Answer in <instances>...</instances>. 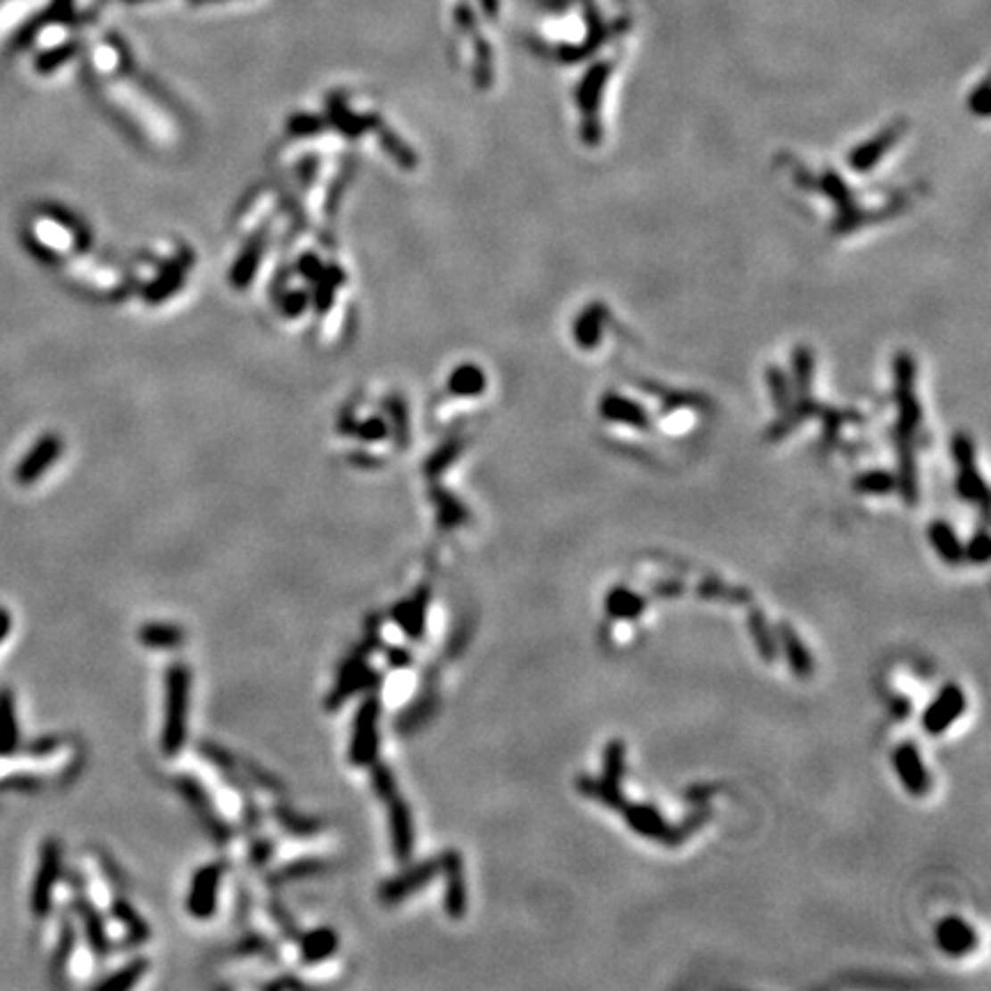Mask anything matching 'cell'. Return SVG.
<instances>
[{
  "mask_svg": "<svg viewBox=\"0 0 991 991\" xmlns=\"http://www.w3.org/2000/svg\"><path fill=\"white\" fill-rule=\"evenodd\" d=\"M379 643H381L379 620L372 617L370 627H367V632H365V638L356 645L354 649H351V654H349L347 659L343 661V665H340L338 680H335V686H333V691L328 693L326 698L328 709H340L349 698L354 696V693L370 691V689H375V686L381 684L379 670L367 665V659H370L372 652L379 648Z\"/></svg>",
  "mask_w": 991,
  "mask_h": 991,
  "instance_id": "cell-1",
  "label": "cell"
},
{
  "mask_svg": "<svg viewBox=\"0 0 991 991\" xmlns=\"http://www.w3.org/2000/svg\"><path fill=\"white\" fill-rule=\"evenodd\" d=\"M178 789H179V794L186 798L188 804H191V808H194L195 813L202 817V822L207 824V829L214 833V838H219V840H227V838L232 836V830H230V826H227V822L223 820L219 813H216L214 801H211L210 792H207V789H204L194 776H179L178 778Z\"/></svg>",
  "mask_w": 991,
  "mask_h": 991,
  "instance_id": "cell-11",
  "label": "cell"
},
{
  "mask_svg": "<svg viewBox=\"0 0 991 991\" xmlns=\"http://www.w3.org/2000/svg\"><path fill=\"white\" fill-rule=\"evenodd\" d=\"M10 633H12V613L7 611L5 606H0V645L5 643Z\"/></svg>",
  "mask_w": 991,
  "mask_h": 991,
  "instance_id": "cell-41",
  "label": "cell"
},
{
  "mask_svg": "<svg viewBox=\"0 0 991 991\" xmlns=\"http://www.w3.org/2000/svg\"><path fill=\"white\" fill-rule=\"evenodd\" d=\"M303 987H306V985H303L301 980H296V978H283V980L268 982L267 989H276V991H278V989H303Z\"/></svg>",
  "mask_w": 991,
  "mask_h": 991,
  "instance_id": "cell-42",
  "label": "cell"
},
{
  "mask_svg": "<svg viewBox=\"0 0 991 991\" xmlns=\"http://www.w3.org/2000/svg\"><path fill=\"white\" fill-rule=\"evenodd\" d=\"M338 934L331 927H317L312 932L301 934L299 937V948H301V962L303 964H319L324 959L333 957L338 950Z\"/></svg>",
  "mask_w": 991,
  "mask_h": 991,
  "instance_id": "cell-20",
  "label": "cell"
},
{
  "mask_svg": "<svg viewBox=\"0 0 991 991\" xmlns=\"http://www.w3.org/2000/svg\"><path fill=\"white\" fill-rule=\"evenodd\" d=\"M60 877H62V845L55 838H49L39 849L37 872H35L33 888H30V911L37 918L49 916Z\"/></svg>",
  "mask_w": 991,
  "mask_h": 991,
  "instance_id": "cell-3",
  "label": "cell"
},
{
  "mask_svg": "<svg viewBox=\"0 0 991 991\" xmlns=\"http://www.w3.org/2000/svg\"><path fill=\"white\" fill-rule=\"evenodd\" d=\"M893 766L900 780L904 782L906 792L913 794V797H925L929 792L932 780H929V773L922 764L921 753L911 741H904L893 750Z\"/></svg>",
  "mask_w": 991,
  "mask_h": 991,
  "instance_id": "cell-12",
  "label": "cell"
},
{
  "mask_svg": "<svg viewBox=\"0 0 991 991\" xmlns=\"http://www.w3.org/2000/svg\"><path fill=\"white\" fill-rule=\"evenodd\" d=\"M698 595L702 599H721V601H734V604H748L753 597L746 588H737V585H728L718 579H705L702 583H698L696 588Z\"/></svg>",
  "mask_w": 991,
  "mask_h": 991,
  "instance_id": "cell-30",
  "label": "cell"
},
{
  "mask_svg": "<svg viewBox=\"0 0 991 991\" xmlns=\"http://www.w3.org/2000/svg\"><path fill=\"white\" fill-rule=\"evenodd\" d=\"M111 911H113L115 921L124 927V932H127V938H129L131 946H140V943L150 941V934H152L150 925H147L145 918L140 916L138 909H136L129 900H124L122 895H118V897L111 902Z\"/></svg>",
  "mask_w": 991,
  "mask_h": 991,
  "instance_id": "cell-22",
  "label": "cell"
},
{
  "mask_svg": "<svg viewBox=\"0 0 991 991\" xmlns=\"http://www.w3.org/2000/svg\"><path fill=\"white\" fill-rule=\"evenodd\" d=\"M937 941L943 953L950 954V957H964L975 948L978 938H975V929L969 922L957 916H950L938 922Z\"/></svg>",
  "mask_w": 991,
  "mask_h": 991,
  "instance_id": "cell-16",
  "label": "cell"
},
{
  "mask_svg": "<svg viewBox=\"0 0 991 991\" xmlns=\"http://www.w3.org/2000/svg\"><path fill=\"white\" fill-rule=\"evenodd\" d=\"M271 856H274V842L267 840V838H262V840H258L251 846V861L255 865H264V863L271 861Z\"/></svg>",
  "mask_w": 991,
  "mask_h": 991,
  "instance_id": "cell-37",
  "label": "cell"
},
{
  "mask_svg": "<svg viewBox=\"0 0 991 991\" xmlns=\"http://www.w3.org/2000/svg\"><path fill=\"white\" fill-rule=\"evenodd\" d=\"M441 872L445 877V900L443 909L452 921H461L467 916L468 909V890H467V872H464V858L455 849L441 854Z\"/></svg>",
  "mask_w": 991,
  "mask_h": 991,
  "instance_id": "cell-7",
  "label": "cell"
},
{
  "mask_svg": "<svg viewBox=\"0 0 991 991\" xmlns=\"http://www.w3.org/2000/svg\"><path fill=\"white\" fill-rule=\"evenodd\" d=\"M268 911H271V916H274V921L278 922L280 929H283V932L287 934V938H292V941H294V938H296V941H299L301 929H299V927H296V922L290 918V913H287V909H285L283 904H278V902H276V904H274V902H271V906H268Z\"/></svg>",
  "mask_w": 991,
  "mask_h": 991,
  "instance_id": "cell-36",
  "label": "cell"
},
{
  "mask_svg": "<svg viewBox=\"0 0 991 991\" xmlns=\"http://www.w3.org/2000/svg\"><path fill=\"white\" fill-rule=\"evenodd\" d=\"M223 881V865L207 863L191 879L186 909L195 921H210L219 909V888Z\"/></svg>",
  "mask_w": 991,
  "mask_h": 991,
  "instance_id": "cell-5",
  "label": "cell"
},
{
  "mask_svg": "<svg viewBox=\"0 0 991 991\" xmlns=\"http://www.w3.org/2000/svg\"><path fill=\"white\" fill-rule=\"evenodd\" d=\"M654 595L659 597H680L684 595V585L680 581H657L654 583Z\"/></svg>",
  "mask_w": 991,
  "mask_h": 991,
  "instance_id": "cell-40",
  "label": "cell"
},
{
  "mask_svg": "<svg viewBox=\"0 0 991 991\" xmlns=\"http://www.w3.org/2000/svg\"><path fill=\"white\" fill-rule=\"evenodd\" d=\"M953 457L959 464V480H957V491L964 500L970 503H982L987 508V484L980 477V473L975 471V450L969 439L957 436L953 439Z\"/></svg>",
  "mask_w": 991,
  "mask_h": 991,
  "instance_id": "cell-9",
  "label": "cell"
},
{
  "mask_svg": "<svg viewBox=\"0 0 991 991\" xmlns=\"http://www.w3.org/2000/svg\"><path fill=\"white\" fill-rule=\"evenodd\" d=\"M184 638H186L184 629H179L178 624H170V622H150V624H143V629L138 632V640L145 648L163 649V652L182 648Z\"/></svg>",
  "mask_w": 991,
  "mask_h": 991,
  "instance_id": "cell-24",
  "label": "cell"
},
{
  "mask_svg": "<svg viewBox=\"0 0 991 991\" xmlns=\"http://www.w3.org/2000/svg\"><path fill=\"white\" fill-rule=\"evenodd\" d=\"M778 640H780L782 649H785V654H788V664L789 668H792L794 675H797L798 680H810L814 673L813 654H810V649L805 648L804 640L798 638L797 629H794L789 622H780V624H778Z\"/></svg>",
  "mask_w": 991,
  "mask_h": 991,
  "instance_id": "cell-18",
  "label": "cell"
},
{
  "mask_svg": "<svg viewBox=\"0 0 991 991\" xmlns=\"http://www.w3.org/2000/svg\"><path fill=\"white\" fill-rule=\"evenodd\" d=\"M274 817L278 820L280 829H283L285 833H290V836H296V838H310L322 830L319 822L308 817V814L296 813V810L287 808V805H276Z\"/></svg>",
  "mask_w": 991,
  "mask_h": 991,
  "instance_id": "cell-29",
  "label": "cell"
},
{
  "mask_svg": "<svg viewBox=\"0 0 991 991\" xmlns=\"http://www.w3.org/2000/svg\"><path fill=\"white\" fill-rule=\"evenodd\" d=\"M55 452H58V443H54L51 439L44 441L42 445H37V448H35V450L21 461V467L17 468V473H14V475H17V483L19 484L35 483V480L46 471V467H49L51 461H54Z\"/></svg>",
  "mask_w": 991,
  "mask_h": 991,
  "instance_id": "cell-26",
  "label": "cell"
},
{
  "mask_svg": "<svg viewBox=\"0 0 991 991\" xmlns=\"http://www.w3.org/2000/svg\"><path fill=\"white\" fill-rule=\"evenodd\" d=\"M60 744H62V741H60L58 737H44V739L33 741V744H30V748H28V753H30V756H35V757L49 756V753H54V750L58 748Z\"/></svg>",
  "mask_w": 991,
  "mask_h": 991,
  "instance_id": "cell-38",
  "label": "cell"
},
{
  "mask_svg": "<svg viewBox=\"0 0 991 991\" xmlns=\"http://www.w3.org/2000/svg\"><path fill=\"white\" fill-rule=\"evenodd\" d=\"M902 129V127H900ZM897 129V127H890V129H884L879 136H874V138H870L868 143H861V145L856 147L854 152H849V166H852V170L856 172H872L874 168H877V163L884 159L886 154L890 152V145H893L895 140H897V136L902 134V131Z\"/></svg>",
  "mask_w": 991,
  "mask_h": 991,
  "instance_id": "cell-17",
  "label": "cell"
},
{
  "mask_svg": "<svg viewBox=\"0 0 991 991\" xmlns=\"http://www.w3.org/2000/svg\"><path fill=\"white\" fill-rule=\"evenodd\" d=\"M439 872H441V856L427 858V861L418 863V865H411V868L395 874V877L388 879L386 884L381 886L379 900L388 906L400 904V902H404L407 897H411L413 893L427 888Z\"/></svg>",
  "mask_w": 991,
  "mask_h": 991,
  "instance_id": "cell-6",
  "label": "cell"
},
{
  "mask_svg": "<svg viewBox=\"0 0 991 991\" xmlns=\"http://www.w3.org/2000/svg\"><path fill=\"white\" fill-rule=\"evenodd\" d=\"M188 709H191V668L172 664L166 673V716L161 730L163 756L175 757L188 737Z\"/></svg>",
  "mask_w": 991,
  "mask_h": 991,
  "instance_id": "cell-2",
  "label": "cell"
},
{
  "mask_svg": "<svg viewBox=\"0 0 991 991\" xmlns=\"http://www.w3.org/2000/svg\"><path fill=\"white\" fill-rule=\"evenodd\" d=\"M964 556H969L973 563L982 565L989 560L991 556V541H989V535H987L985 531H980L978 535H973V540L969 541V547L964 549Z\"/></svg>",
  "mask_w": 991,
  "mask_h": 991,
  "instance_id": "cell-35",
  "label": "cell"
},
{
  "mask_svg": "<svg viewBox=\"0 0 991 991\" xmlns=\"http://www.w3.org/2000/svg\"><path fill=\"white\" fill-rule=\"evenodd\" d=\"M388 664L391 668H409L413 664V654L404 648H388Z\"/></svg>",
  "mask_w": 991,
  "mask_h": 991,
  "instance_id": "cell-39",
  "label": "cell"
},
{
  "mask_svg": "<svg viewBox=\"0 0 991 991\" xmlns=\"http://www.w3.org/2000/svg\"><path fill=\"white\" fill-rule=\"evenodd\" d=\"M746 624H748V633L756 643L757 654L762 657L764 664H773L778 657V640L772 632V624L766 620L764 611H760L757 606H750L748 615H746Z\"/></svg>",
  "mask_w": 991,
  "mask_h": 991,
  "instance_id": "cell-21",
  "label": "cell"
},
{
  "mask_svg": "<svg viewBox=\"0 0 991 991\" xmlns=\"http://www.w3.org/2000/svg\"><path fill=\"white\" fill-rule=\"evenodd\" d=\"M322 870L324 863L319 858H301V861H292L287 865H283L271 879H274V884L276 881L278 884H287V881H294V879H306L312 877V874H319Z\"/></svg>",
  "mask_w": 991,
  "mask_h": 991,
  "instance_id": "cell-33",
  "label": "cell"
},
{
  "mask_svg": "<svg viewBox=\"0 0 991 991\" xmlns=\"http://www.w3.org/2000/svg\"><path fill=\"white\" fill-rule=\"evenodd\" d=\"M388 824H391L392 854L397 861L407 863L416 849V829H413L411 808L404 798L395 797L388 801Z\"/></svg>",
  "mask_w": 991,
  "mask_h": 991,
  "instance_id": "cell-14",
  "label": "cell"
},
{
  "mask_svg": "<svg viewBox=\"0 0 991 991\" xmlns=\"http://www.w3.org/2000/svg\"><path fill=\"white\" fill-rule=\"evenodd\" d=\"M604 606H606V613H608L611 617H615V620H636V617L643 615L645 608H648V599H645L643 595L633 592V590L617 585V588H613L611 592L606 595Z\"/></svg>",
  "mask_w": 991,
  "mask_h": 991,
  "instance_id": "cell-23",
  "label": "cell"
},
{
  "mask_svg": "<svg viewBox=\"0 0 991 991\" xmlns=\"http://www.w3.org/2000/svg\"><path fill=\"white\" fill-rule=\"evenodd\" d=\"M147 969H150V962L143 957H136L131 959L129 964H124L122 969H118L115 973H111L108 978H103V980H99L97 985H95V989L99 991H124V989H131L134 985H138L140 980H143V975L147 973Z\"/></svg>",
  "mask_w": 991,
  "mask_h": 991,
  "instance_id": "cell-28",
  "label": "cell"
},
{
  "mask_svg": "<svg viewBox=\"0 0 991 991\" xmlns=\"http://www.w3.org/2000/svg\"><path fill=\"white\" fill-rule=\"evenodd\" d=\"M624 769H627V746L620 739L608 741L604 748V773H601L599 780L604 782L606 788L622 789Z\"/></svg>",
  "mask_w": 991,
  "mask_h": 991,
  "instance_id": "cell-27",
  "label": "cell"
},
{
  "mask_svg": "<svg viewBox=\"0 0 991 991\" xmlns=\"http://www.w3.org/2000/svg\"><path fill=\"white\" fill-rule=\"evenodd\" d=\"M370 778H372V788H375V794L376 797L384 801V804H388L391 798L397 797V778L395 773H392V769L388 764H384V762H372L370 764Z\"/></svg>",
  "mask_w": 991,
  "mask_h": 991,
  "instance_id": "cell-32",
  "label": "cell"
},
{
  "mask_svg": "<svg viewBox=\"0 0 991 991\" xmlns=\"http://www.w3.org/2000/svg\"><path fill=\"white\" fill-rule=\"evenodd\" d=\"M74 950H76V929L70 921H62V925H60L58 946H55L54 950V962H51L54 973L60 975L67 969V964H70L71 957H74Z\"/></svg>",
  "mask_w": 991,
  "mask_h": 991,
  "instance_id": "cell-31",
  "label": "cell"
},
{
  "mask_svg": "<svg viewBox=\"0 0 991 991\" xmlns=\"http://www.w3.org/2000/svg\"><path fill=\"white\" fill-rule=\"evenodd\" d=\"M966 709V696L957 684H946L922 716V728L937 737L946 732Z\"/></svg>",
  "mask_w": 991,
  "mask_h": 991,
  "instance_id": "cell-8",
  "label": "cell"
},
{
  "mask_svg": "<svg viewBox=\"0 0 991 991\" xmlns=\"http://www.w3.org/2000/svg\"><path fill=\"white\" fill-rule=\"evenodd\" d=\"M927 535H929V541H932L934 551L941 556L943 563L959 565L962 560H964V547H962L959 537L954 535L953 525L946 524V521H932V524H929V531H927Z\"/></svg>",
  "mask_w": 991,
  "mask_h": 991,
  "instance_id": "cell-25",
  "label": "cell"
},
{
  "mask_svg": "<svg viewBox=\"0 0 991 991\" xmlns=\"http://www.w3.org/2000/svg\"><path fill=\"white\" fill-rule=\"evenodd\" d=\"M620 813L624 814L627 824L632 826V830H636L638 836L649 838V840H659V842L668 840L670 824L664 820V814L654 808V805L632 804V801H627V804L620 808Z\"/></svg>",
  "mask_w": 991,
  "mask_h": 991,
  "instance_id": "cell-15",
  "label": "cell"
},
{
  "mask_svg": "<svg viewBox=\"0 0 991 991\" xmlns=\"http://www.w3.org/2000/svg\"><path fill=\"white\" fill-rule=\"evenodd\" d=\"M21 748L17 705L10 689H0V757H10Z\"/></svg>",
  "mask_w": 991,
  "mask_h": 991,
  "instance_id": "cell-19",
  "label": "cell"
},
{
  "mask_svg": "<svg viewBox=\"0 0 991 991\" xmlns=\"http://www.w3.org/2000/svg\"><path fill=\"white\" fill-rule=\"evenodd\" d=\"M897 487L895 477L886 471H870L865 475H858L854 489L858 493H872V496H886Z\"/></svg>",
  "mask_w": 991,
  "mask_h": 991,
  "instance_id": "cell-34",
  "label": "cell"
},
{
  "mask_svg": "<svg viewBox=\"0 0 991 991\" xmlns=\"http://www.w3.org/2000/svg\"><path fill=\"white\" fill-rule=\"evenodd\" d=\"M379 716L381 700L370 693L360 702L354 716L351 744H349V762L354 766H370L379 756Z\"/></svg>",
  "mask_w": 991,
  "mask_h": 991,
  "instance_id": "cell-4",
  "label": "cell"
},
{
  "mask_svg": "<svg viewBox=\"0 0 991 991\" xmlns=\"http://www.w3.org/2000/svg\"><path fill=\"white\" fill-rule=\"evenodd\" d=\"M429 599H432V590L427 585H420L409 599L400 601L392 608V620L411 640H420L427 632Z\"/></svg>",
  "mask_w": 991,
  "mask_h": 991,
  "instance_id": "cell-13",
  "label": "cell"
},
{
  "mask_svg": "<svg viewBox=\"0 0 991 991\" xmlns=\"http://www.w3.org/2000/svg\"><path fill=\"white\" fill-rule=\"evenodd\" d=\"M71 909H74L76 916H78L83 937H86L87 946H90V950L95 953V957L106 959L108 953H111V938H108V929H106V922H103L102 911L92 904L90 897H87L86 893H81V890L74 895Z\"/></svg>",
  "mask_w": 991,
  "mask_h": 991,
  "instance_id": "cell-10",
  "label": "cell"
}]
</instances>
